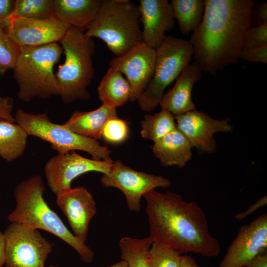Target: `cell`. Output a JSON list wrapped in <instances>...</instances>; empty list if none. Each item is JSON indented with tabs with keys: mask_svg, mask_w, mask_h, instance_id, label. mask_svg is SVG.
Listing matches in <instances>:
<instances>
[{
	"mask_svg": "<svg viewBox=\"0 0 267 267\" xmlns=\"http://www.w3.org/2000/svg\"><path fill=\"white\" fill-rule=\"evenodd\" d=\"M60 43L65 60L55 74L59 95L65 104L87 99L89 97L87 89L94 75L92 56L95 43L85 32L73 27L68 29Z\"/></svg>",
	"mask_w": 267,
	"mask_h": 267,
	"instance_id": "cell-4",
	"label": "cell"
},
{
	"mask_svg": "<svg viewBox=\"0 0 267 267\" xmlns=\"http://www.w3.org/2000/svg\"><path fill=\"white\" fill-rule=\"evenodd\" d=\"M13 99L11 97H2L0 94V119L14 123L15 120L12 115Z\"/></svg>",
	"mask_w": 267,
	"mask_h": 267,
	"instance_id": "cell-34",
	"label": "cell"
},
{
	"mask_svg": "<svg viewBox=\"0 0 267 267\" xmlns=\"http://www.w3.org/2000/svg\"><path fill=\"white\" fill-rule=\"evenodd\" d=\"M20 46L0 28V76L12 70L20 53Z\"/></svg>",
	"mask_w": 267,
	"mask_h": 267,
	"instance_id": "cell-29",
	"label": "cell"
},
{
	"mask_svg": "<svg viewBox=\"0 0 267 267\" xmlns=\"http://www.w3.org/2000/svg\"><path fill=\"white\" fill-rule=\"evenodd\" d=\"M154 242L151 236L142 239L124 237L119 241L121 258L128 267H150L148 252Z\"/></svg>",
	"mask_w": 267,
	"mask_h": 267,
	"instance_id": "cell-25",
	"label": "cell"
},
{
	"mask_svg": "<svg viewBox=\"0 0 267 267\" xmlns=\"http://www.w3.org/2000/svg\"><path fill=\"white\" fill-rule=\"evenodd\" d=\"M267 204V196H264L258 200L254 204L251 205L244 212L236 214L235 217L238 220L245 219L251 215L258 209L266 205Z\"/></svg>",
	"mask_w": 267,
	"mask_h": 267,
	"instance_id": "cell-35",
	"label": "cell"
},
{
	"mask_svg": "<svg viewBox=\"0 0 267 267\" xmlns=\"http://www.w3.org/2000/svg\"><path fill=\"white\" fill-rule=\"evenodd\" d=\"M97 92L102 104L117 108L130 100L131 88L121 73L109 67L99 84Z\"/></svg>",
	"mask_w": 267,
	"mask_h": 267,
	"instance_id": "cell-22",
	"label": "cell"
},
{
	"mask_svg": "<svg viewBox=\"0 0 267 267\" xmlns=\"http://www.w3.org/2000/svg\"><path fill=\"white\" fill-rule=\"evenodd\" d=\"M142 137L153 142L177 128L175 116L169 111L161 109L153 115L146 114L141 122Z\"/></svg>",
	"mask_w": 267,
	"mask_h": 267,
	"instance_id": "cell-26",
	"label": "cell"
},
{
	"mask_svg": "<svg viewBox=\"0 0 267 267\" xmlns=\"http://www.w3.org/2000/svg\"><path fill=\"white\" fill-rule=\"evenodd\" d=\"M71 26L55 16L12 19L7 34L20 46H39L60 42Z\"/></svg>",
	"mask_w": 267,
	"mask_h": 267,
	"instance_id": "cell-14",
	"label": "cell"
},
{
	"mask_svg": "<svg viewBox=\"0 0 267 267\" xmlns=\"http://www.w3.org/2000/svg\"><path fill=\"white\" fill-rule=\"evenodd\" d=\"M139 2L143 43L156 49L163 42L165 33L174 27L172 5L167 0H140Z\"/></svg>",
	"mask_w": 267,
	"mask_h": 267,
	"instance_id": "cell-17",
	"label": "cell"
},
{
	"mask_svg": "<svg viewBox=\"0 0 267 267\" xmlns=\"http://www.w3.org/2000/svg\"><path fill=\"white\" fill-rule=\"evenodd\" d=\"M179 267H200L195 259L187 255H181Z\"/></svg>",
	"mask_w": 267,
	"mask_h": 267,
	"instance_id": "cell-38",
	"label": "cell"
},
{
	"mask_svg": "<svg viewBox=\"0 0 267 267\" xmlns=\"http://www.w3.org/2000/svg\"><path fill=\"white\" fill-rule=\"evenodd\" d=\"M156 52L153 76L137 100L144 111H151L159 105L166 88L190 64L193 54L189 41L172 36H166Z\"/></svg>",
	"mask_w": 267,
	"mask_h": 267,
	"instance_id": "cell-8",
	"label": "cell"
},
{
	"mask_svg": "<svg viewBox=\"0 0 267 267\" xmlns=\"http://www.w3.org/2000/svg\"><path fill=\"white\" fill-rule=\"evenodd\" d=\"M15 122L28 135H34L50 143L51 147L58 154H65L75 150L88 153L92 159L113 163L111 151L102 146L95 139L79 134L63 125L52 122L46 112L33 114L18 109Z\"/></svg>",
	"mask_w": 267,
	"mask_h": 267,
	"instance_id": "cell-7",
	"label": "cell"
},
{
	"mask_svg": "<svg viewBox=\"0 0 267 267\" xmlns=\"http://www.w3.org/2000/svg\"><path fill=\"white\" fill-rule=\"evenodd\" d=\"M113 163L87 158L72 151L51 157L44 172L48 187L56 195L71 188L72 180L82 174L91 171L108 174Z\"/></svg>",
	"mask_w": 267,
	"mask_h": 267,
	"instance_id": "cell-11",
	"label": "cell"
},
{
	"mask_svg": "<svg viewBox=\"0 0 267 267\" xmlns=\"http://www.w3.org/2000/svg\"><path fill=\"white\" fill-rule=\"evenodd\" d=\"M44 191V183L40 175L33 176L19 183L14 190L16 206L8 214V220L11 223L43 229L55 235L74 249L82 261L91 263L94 252L76 238L49 208L43 197Z\"/></svg>",
	"mask_w": 267,
	"mask_h": 267,
	"instance_id": "cell-3",
	"label": "cell"
},
{
	"mask_svg": "<svg viewBox=\"0 0 267 267\" xmlns=\"http://www.w3.org/2000/svg\"><path fill=\"white\" fill-rule=\"evenodd\" d=\"M138 5L129 0H102L97 15L85 32L101 40L115 56L143 43Z\"/></svg>",
	"mask_w": 267,
	"mask_h": 267,
	"instance_id": "cell-5",
	"label": "cell"
},
{
	"mask_svg": "<svg viewBox=\"0 0 267 267\" xmlns=\"http://www.w3.org/2000/svg\"><path fill=\"white\" fill-rule=\"evenodd\" d=\"M156 56V49L143 43L110 60L109 67L124 75L130 86V101H137L149 84L154 75Z\"/></svg>",
	"mask_w": 267,
	"mask_h": 267,
	"instance_id": "cell-12",
	"label": "cell"
},
{
	"mask_svg": "<svg viewBox=\"0 0 267 267\" xmlns=\"http://www.w3.org/2000/svg\"><path fill=\"white\" fill-rule=\"evenodd\" d=\"M108 267H128V264L126 261L122 260L120 262Z\"/></svg>",
	"mask_w": 267,
	"mask_h": 267,
	"instance_id": "cell-40",
	"label": "cell"
},
{
	"mask_svg": "<svg viewBox=\"0 0 267 267\" xmlns=\"http://www.w3.org/2000/svg\"><path fill=\"white\" fill-rule=\"evenodd\" d=\"M54 0H15L9 19L19 17H47L54 16Z\"/></svg>",
	"mask_w": 267,
	"mask_h": 267,
	"instance_id": "cell-27",
	"label": "cell"
},
{
	"mask_svg": "<svg viewBox=\"0 0 267 267\" xmlns=\"http://www.w3.org/2000/svg\"><path fill=\"white\" fill-rule=\"evenodd\" d=\"M128 135L129 128L126 122L117 117L106 122L102 130L101 137L109 143L117 144L124 141Z\"/></svg>",
	"mask_w": 267,
	"mask_h": 267,
	"instance_id": "cell-30",
	"label": "cell"
},
{
	"mask_svg": "<svg viewBox=\"0 0 267 267\" xmlns=\"http://www.w3.org/2000/svg\"><path fill=\"white\" fill-rule=\"evenodd\" d=\"M245 267H267V250H264L258 254Z\"/></svg>",
	"mask_w": 267,
	"mask_h": 267,
	"instance_id": "cell-36",
	"label": "cell"
},
{
	"mask_svg": "<svg viewBox=\"0 0 267 267\" xmlns=\"http://www.w3.org/2000/svg\"><path fill=\"white\" fill-rule=\"evenodd\" d=\"M3 233L5 267H45L52 244L38 229L11 223Z\"/></svg>",
	"mask_w": 267,
	"mask_h": 267,
	"instance_id": "cell-9",
	"label": "cell"
},
{
	"mask_svg": "<svg viewBox=\"0 0 267 267\" xmlns=\"http://www.w3.org/2000/svg\"></svg>",
	"mask_w": 267,
	"mask_h": 267,
	"instance_id": "cell-42",
	"label": "cell"
},
{
	"mask_svg": "<svg viewBox=\"0 0 267 267\" xmlns=\"http://www.w3.org/2000/svg\"><path fill=\"white\" fill-rule=\"evenodd\" d=\"M102 0H54L55 16L84 32L95 18Z\"/></svg>",
	"mask_w": 267,
	"mask_h": 267,
	"instance_id": "cell-20",
	"label": "cell"
},
{
	"mask_svg": "<svg viewBox=\"0 0 267 267\" xmlns=\"http://www.w3.org/2000/svg\"><path fill=\"white\" fill-rule=\"evenodd\" d=\"M5 264V243L3 233L0 231V267Z\"/></svg>",
	"mask_w": 267,
	"mask_h": 267,
	"instance_id": "cell-39",
	"label": "cell"
},
{
	"mask_svg": "<svg viewBox=\"0 0 267 267\" xmlns=\"http://www.w3.org/2000/svg\"><path fill=\"white\" fill-rule=\"evenodd\" d=\"M175 118L177 128L187 138L192 147L201 154H212L216 151L215 134L228 133L233 130L229 118L216 119L196 109Z\"/></svg>",
	"mask_w": 267,
	"mask_h": 267,
	"instance_id": "cell-13",
	"label": "cell"
},
{
	"mask_svg": "<svg viewBox=\"0 0 267 267\" xmlns=\"http://www.w3.org/2000/svg\"><path fill=\"white\" fill-rule=\"evenodd\" d=\"M15 0H0V28H7L10 24Z\"/></svg>",
	"mask_w": 267,
	"mask_h": 267,
	"instance_id": "cell-33",
	"label": "cell"
},
{
	"mask_svg": "<svg viewBox=\"0 0 267 267\" xmlns=\"http://www.w3.org/2000/svg\"><path fill=\"white\" fill-rule=\"evenodd\" d=\"M257 19L258 25L267 24V2H262L258 6Z\"/></svg>",
	"mask_w": 267,
	"mask_h": 267,
	"instance_id": "cell-37",
	"label": "cell"
},
{
	"mask_svg": "<svg viewBox=\"0 0 267 267\" xmlns=\"http://www.w3.org/2000/svg\"><path fill=\"white\" fill-rule=\"evenodd\" d=\"M254 4L253 0H205L202 21L189 41L203 72L214 75L238 62Z\"/></svg>",
	"mask_w": 267,
	"mask_h": 267,
	"instance_id": "cell-1",
	"label": "cell"
},
{
	"mask_svg": "<svg viewBox=\"0 0 267 267\" xmlns=\"http://www.w3.org/2000/svg\"><path fill=\"white\" fill-rule=\"evenodd\" d=\"M171 4L181 34L193 33L202 21L205 0H172Z\"/></svg>",
	"mask_w": 267,
	"mask_h": 267,
	"instance_id": "cell-24",
	"label": "cell"
},
{
	"mask_svg": "<svg viewBox=\"0 0 267 267\" xmlns=\"http://www.w3.org/2000/svg\"><path fill=\"white\" fill-rule=\"evenodd\" d=\"M192 148L187 138L176 128L154 142L152 150L164 167L181 168L191 160Z\"/></svg>",
	"mask_w": 267,
	"mask_h": 267,
	"instance_id": "cell-19",
	"label": "cell"
},
{
	"mask_svg": "<svg viewBox=\"0 0 267 267\" xmlns=\"http://www.w3.org/2000/svg\"><path fill=\"white\" fill-rule=\"evenodd\" d=\"M264 44H267V24L251 27L246 33L243 47Z\"/></svg>",
	"mask_w": 267,
	"mask_h": 267,
	"instance_id": "cell-31",
	"label": "cell"
},
{
	"mask_svg": "<svg viewBox=\"0 0 267 267\" xmlns=\"http://www.w3.org/2000/svg\"><path fill=\"white\" fill-rule=\"evenodd\" d=\"M100 182L106 187H115L122 191L129 209L136 213L140 210L141 199L145 193L157 187L167 188L171 184L163 176L136 171L120 160L113 161L110 171L103 174Z\"/></svg>",
	"mask_w": 267,
	"mask_h": 267,
	"instance_id": "cell-10",
	"label": "cell"
},
{
	"mask_svg": "<svg viewBox=\"0 0 267 267\" xmlns=\"http://www.w3.org/2000/svg\"><path fill=\"white\" fill-rule=\"evenodd\" d=\"M143 197L154 242L169 246L180 254L191 252L205 257L219 254V241L211 235L205 214L196 202L185 201L174 192L162 193L155 189Z\"/></svg>",
	"mask_w": 267,
	"mask_h": 267,
	"instance_id": "cell-2",
	"label": "cell"
},
{
	"mask_svg": "<svg viewBox=\"0 0 267 267\" xmlns=\"http://www.w3.org/2000/svg\"><path fill=\"white\" fill-rule=\"evenodd\" d=\"M117 117V108L102 104L93 111H74L63 125L79 134L97 140L101 138L106 122Z\"/></svg>",
	"mask_w": 267,
	"mask_h": 267,
	"instance_id": "cell-21",
	"label": "cell"
},
{
	"mask_svg": "<svg viewBox=\"0 0 267 267\" xmlns=\"http://www.w3.org/2000/svg\"><path fill=\"white\" fill-rule=\"evenodd\" d=\"M56 203L66 216L74 235L85 243L89 222L97 211L92 194L83 186L70 188L56 194Z\"/></svg>",
	"mask_w": 267,
	"mask_h": 267,
	"instance_id": "cell-16",
	"label": "cell"
},
{
	"mask_svg": "<svg viewBox=\"0 0 267 267\" xmlns=\"http://www.w3.org/2000/svg\"><path fill=\"white\" fill-rule=\"evenodd\" d=\"M267 248V214H263L239 229L219 267H245Z\"/></svg>",
	"mask_w": 267,
	"mask_h": 267,
	"instance_id": "cell-15",
	"label": "cell"
},
{
	"mask_svg": "<svg viewBox=\"0 0 267 267\" xmlns=\"http://www.w3.org/2000/svg\"><path fill=\"white\" fill-rule=\"evenodd\" d=\"M181 254L167 245L153 242L148 252L150 267H179Z\"/></svg>",
	"mask_w": 267,
	"mask_h": 267,
	"instance_id": "cell-28",
	"label": "cell"
},
{
	"mask_svg": "<svg viewBox=\"0 0 267 267\" xmlns=\"http://www.w3.org/2000/svg\"><path fill=\"white\" fill-rule=\"evenodd\" d=\"M28 134L18 124L0 119V156L12 162L25 151Z\"/></svg>",
	"mask_w": 267,
	"mask_h": 267,
	"instance_id": "cell-23",
	"label": "cell"
},
{
	"mask_svg": "<svg viewBox=\"0 0 267 267\" xmlns=\"http://www.w3.org/2000/svg\"><path fill=\"white\" fill-rule=\"evenodd\" d=\"M240 59L248 62L267 63V44L243 47Z\"/></svg>",
	"mask_w": 267,
	"mask_h": 267,
	"instance_id": "cell-32",
	"label": "cell"
},
{
	"mask_svg": "<svg viewBox=\"0 0 267 267\" xmlns=\"http://www.w3.org/2000/svg\"><path fill=\"white\" fill-rule=\"evenodd\" d=\"M202 72L195 61L189 64L177 79L172 89L163 94L159 105L161 109L167 110L175 117L196 110L192 90L201 79Z\"/></svg>",
	"mask_w": 267,
	"mask_h": 267,
	"instance_id": "cell-18",
	"label": "cell"
},
{
	"mask_svg": "<svg viewBox=\"0 0 267 267\" xmlns=\"http://www.w3.org/2000/svg\"><path fill=\"white\" fill-rule=\"evenodd\" d=\"M49 267H59L56 266H53V265H50V266H49Z\"/></svg>",
	"mask_w": 267,
	"mask_h": 267,
	"instance_id": "cell-41",
	"label": "cell"
},
{
	"mask_svg": "<svg viewBox=\"0 0 267 267\" xmlns=\"http://www.w3.org/2000/svg\"><path fill=\"white\" fill-rule=\"evenodd\" d=\"M63 53L57 43L21 46L12 69L19 89L17 95L21 100L28 102L36 97L46 99L59 95L53 68Z\"/></svg>",
	"mask_w": 267,
	"mask_h": 267,
	"instance_id": "cell-6",
	"label": "cell"
}]
</instances>
